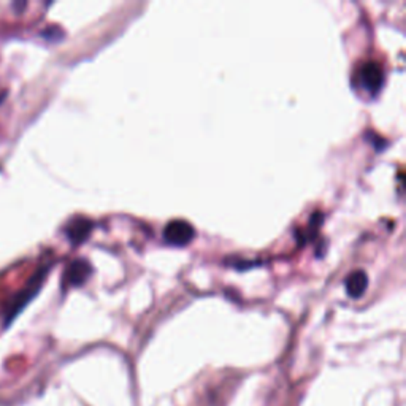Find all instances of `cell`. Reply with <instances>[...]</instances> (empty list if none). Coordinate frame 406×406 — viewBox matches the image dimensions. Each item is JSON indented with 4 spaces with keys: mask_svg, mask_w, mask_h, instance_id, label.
I'll use <instances>...</instances> for the list:
<instances>
[{
    "mask_svg": "<svg viewBox=\"0 0 406 406\" xmlns=\"http://www.w3.org/2000/svg\"><path fill=\"white\" fill-rule=\"evenodd\" d=\"M94 224L86 218H73L72 221L65 225V235L73 245H80L88 238L92 232Z\"/></svg>",
    "mask_w": 406,
    "mask_h": 406,
    "instance_id": "5",
    "label": "cell"
},
{
    "mask_svg": "<svg viewBox=\"0 0 406 406\" xmlns=\"http://www.w3.org/2000/svg\"><path fill=\"white\" fill-rule=\"evenodd\" d=\"M91 272L92 268L88 261H84V259H76V261H73L69 265V268H67V272L64 275V283L70 287L83 286L86 283V279L89 278Z\"/></svg>",
    "mask_w": 406,
    "mask_h": 406,
    "instance_id": "4",
    "label": "cell"
},
{
    "mask_svg": "<svg viewBox=\"0 0 406 406\" xmlns=\"http://www.w3.org/2000/svg\"><path fill=\"white\" fill-rule=\"evenodd\" d=\"M355 80L360 88L368 94H376L380 91L382 83H384V73L380 64L376 62H365L357 69L355 73Z\"/></svg>",
    "mask_w": 406,
    "mask_h": 406,
    "instance_id": "2",
    "label": "cell"
},
{
    "mask_svg": "<svg viewBox=\"0 0 406 406\" xmlns=\"http://www.w3.org/2000/svg\"><path fill=\"white\" fill-rule=\"evenodd\" d=\"M195 230L189 222L183 221V219H177L165 225L163 229V240L165 243L172 246H186L194 240Z\"/></svg>",
    "mask_w": 406,
    "mask_h": 406,
    "instance_id": "3",
    "label": "cell"
},
{
    "mask_svg": "<svg viewBox=\"0 0 406 406\" xmlns=\"http://www.w3.org/2000/svg\"><path fill=\"white\" fill-rule=\"evenodd\" d=\"M366 286H368V278H366L365 272L362 270H357L348 276L346 279V291L348 295L352 298H359L365 294Z\"/></svg>",
    "mask_w": 406,
    "mask_h": 406,
    "instance_id": "6",
    "label": "cell"
},
{
    "mask_svg": "<svg viewBox=\"0 0 406 406\" xmlns=\"http://www.w3.org/2000/svg\"><path fill=\"white\" fill-rule=\"evenodd\" d=\"M47 273H48V267L37 270V273L33 275V278H31V281L27 283L24 289H22L19 294L13 298V302H11L10 304V311L7 314L8 323L10 320H13L16 316H18V313H21L22 309L26 308V304L38 294V291L42 289V286L44 283V278H47Z\"/></svg>",
    "mask_w": 406,
    "mask_h": 406,
    "instance_id": "1",
    "label": "cell"
}]
</instances>
